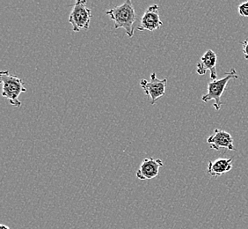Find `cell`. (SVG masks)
<instances>
[{
    "instance_id": "6da1fadb",
    "label": "cell",
    "mask_w": 248,
    "mask_h": 229,
    "mask_svg": "<svg viewBox=\"0 0 248 229\" xmlns=\"http://www.w3.org/2000/svg\"><path fill=\"white\" fill-rule=\"evenodd\" d=\"M106 15L114 21L115 29H124L129 38L133 36L137 15L131 0H126L124 4L107 11Z\"/></svg>"
},
{
    "instance_id": "7a4b0ae2",
    "label": "cell",
    "mask_w": 248,
    "mask_h": 229,
    "mask_svg": "<svg viewBox=\"0 0 248 229\" xmlns=\"http://www.w3.org/2000/svg\"><path fill=\"white\" fill-rule=\"evenodd\" d=\"M0 82L2 84V96L9 100L12 105L19 108L21 101L19 96L22 93H27L23 81L8 71H2L0 72Z\"/></svg>"
},
{
    "instance_id": "3957f363",
    "label": "cell",
    "mask_w": 248,
    "mask_h": 229,
    "mask_svg": "<svg viewBox=\"0 0 248 229\" xmlns=\"http://www.w3.org/2000/svg\"><path fill=\"white\" fill-rule=\"evenodd\" d=\"M232 79H235V80L239 79L235 68H232L231 71L228 73H226L223 79L210 82L208 84L207 94L202 97V101L208 102L211 100H215L213 107L215 108L216 110H219L221 109V106L223 105V102L221 101V97L224 93L227 84Z\"/></svg>"
},
{
    "instance_id": "277c9868",
    "label": "cell",
    "mask_w": 248,
    "mask_h": 229,
    "mask_svg": "<svg viewBox=\"0 0 248 229\" xmlns=\"http://www.w3.org/2000/svg\"><path fill=\"white\" fill-rule=\"evenodd\" d=\"M92 17L91 9L87 7L86 0H77L69 15V22L74 32H79L89 29Z\"/></svg>"
},
{
    "instance_id": "5b68a950",
    "label": "cell",
    "mask_w": 248,
    "mask_h": 229,
    "mask_svg": "<svg viewBox=\"0 0 248 229\" xmlns=\"http://www.w3.org/2000/svg\"><path fill=\"white\" fill-rule=\"evenodd\" d=\"M167 79L159 80L157 79V74L153 72L151 74V81L147 82L146 80H142L140 82V86L143 88L146 96L150 97L151 104L154 105L155 102L159 98L165 96L166 94V88H167Z\"/></svg>"
},
{
    "instance_id": "8992f818",
    "label": "cell",
    "mask_w": 248,
    "mask_h": 229,
    "mask_svg": "<svg viewBox=\"0 0 248 229\" xmlns=\"http://www.w3.org/2000/svg\"><path fill=\"white\" fill-rule=\"evenodd\" d=\"M163 22L159 15V7L157 4L149 6L144 12L140 24L138 26L139 31H155L162 27Z\"/></svg>"
},
{
    "instance_id": "52a82bcc",
    "label": "cell",
    "mask_w": 248,
    "mask_h": 229,
    "mask_svg": "<svg viewBox=\"0 0 248 229\" xmlns=\"http://www.w3.org/2000/svg\"><path fill=\"white\" fill-rule=\"evenodd\" d=\"M207 142L210 144V148L216 151H219L221 148H225L231 151L236 150L234 147L233 138L229 132L223 130L215 129L214 133L207 139Z\"/></svg>"
},
{
    "instance_id": "ba28073f",
    "label": "cell",
    "mask_w": 248,
    "mask_h": 229,
    "mask_svg": "<svg viewBox=\"0 0 248 229\" xmlns=\"http://www.w3.org/2000/svg\"><path fill=\"white\" fill-rule=\"evenodd\" d=\"M164 166L160 159L147 158L141 163L139 169L137 172V177L139 180H151L158 176L159 168Z\"/></svg>"
},
{
    "instance_id": "9c48e42d",
    "label": "cell",
    "mask_w": 248,
    "mask_h": 229,
    "mask_svg": "<svg viewBox=\"0 0 248 229\" xmlns=\"http://www.w3.org/2000/svg\"><path fill=\"white\" fill-rule=\"evenodd\" d=\"M217 54L212 49H208L201 58L200 62L197 64L196 72L199 75H204L209 70L210 71V79L212 81L217 80Z\"/></svg>"
},
{
    "instance_id": "30bf717a",
    "label": "cell",
    "mask_w": 248,
    "mask_h": 229,
    "mask_svg": "<svg viewBox=\"0 0 248 229\" xmlns=\"http://www.w3.org/2000/svg\"><path fill=\"white\" fill-rule=\"evenodd\" d=\"M232 168V159L219 158L211 161L208 165V173L210 177H218L225 173L231 171Z\"/></svg>"
},
{
    "instance_id": "8fae6325",
    "label": "cell",
    "mask_w": 248,
    "mask_h": 229,
    "mask_svg": "<svg viewBox=\"0 0 248 229\" xmlns=\"http://www.w3.org/2000/svg\"><path fill=\"white\" fill-rule=\"evenodd\" d=\"M239 14L240 16L248 17V1L239 5Z\"/></svg>"
},
{
    "instance_id": "7c38bea8",
    "label": "cell",
    "mask_w": 248,
    "mask_h": 229,
    "mask_svg": "<svg viewBox=\"0 0 248 229\" xmlns=\"http://www.w3.org/2000/svg\"><path fill=\"white\" fill-rule=\"evenodd\" d=\"M241 44H242V51H243L245 58L248 60V39L245 40L244 42L241 43Z\"/></svg>"
},
{
    "instance_id": "4fadbf2b",
    "label": "cell",
    "mask_w": 248,
    "mask_h": 229,
    "mask_svg": "<svg viewBox=\"0 0 248 229\" xmlns=\"http://www.w3.org/2000/svg\"><path fill=\"white\" fill-rule=\"evenodd\" d=\"M0 229H10V228L8 226H6V225L1 224L0 225Z\"/></svg>"
}]
</instances>
